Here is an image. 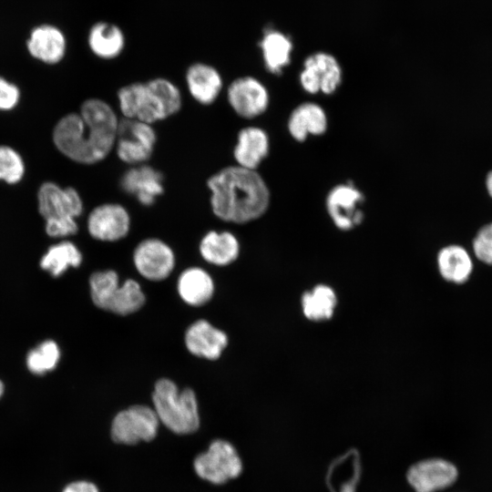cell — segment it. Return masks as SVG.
<instances>
[{
  "instance_id": "obj_1",
  "label": "cell",
  "mask_w": 492,
  "mask_h": 492,
  "mask_svg": "<svg viewBox=\"0 0 492 492\" xmlns=\"http://www.w3.org/2000/svg\"><path fill=\"white\" fill-rule=\"evenodd\" d=\"M119 119L115 109L103 99L85 100L79 113L63 117L53 131L58 150L81 164H95L114 149Z\"/></svg>"
},
{
  "instance_id": "obj_2",
  "label": "cell",
  "mask_w": 492,
  "mask_h": 492,
  "mask_svg": "<svg viewBox=\"0 0 492 492\" xmlns=\"http://www.w3.org/2000/svg\"><path fill=\"white\" fill-rule=\"evenodd\" d=\"M206 186L210 209L222 221L248 223L261 218L269 209L270 190L257 170L229 165L211 174Z\"/></svg>"
},
{
  "instance_id": "obj_3",
  "label": "cell",
  "mask_w": 492,
  "mask_h": 492,
  "mask_svg": "<svg viewBox=\"0 0 492 492\" xmlns=\"http://www.w3.org/2000/svg\"><path fill=\"white\" fill-rule=\"evenodd\" d=\"M117 97L124 118L152 125L176 115L183 104L179 87L161 77L124 85L118 90Z\"/></svg>"
},
{
  "instance_id": "obj_4",
  "label": "cell",
  "mask_w": 492,
  "mask_h": 492,
  "mask_svg": "<svg viewBox=\"0 0 492 492\" xmlns=\"http://www.w3.org/2000/svg\"><path fill=\"white\" fill-rule=\"evenodd\" d=\"M153 409L168 429L179 435L194 433L200 426V415L195 392L179 390L169 378L159 379L152 394Z\"/></svg>"
},
{
  "instance_id": "obj_5",
  "label": "cell",
  "mask_w": 492,
  "mask_h": 492,
  "mask_svg": "<svg viewBox=\"0 0 492 492\" xmlns=\"http://www.w3.org/2000/svg\"><path fill=\"white\" fill-rule=\"evenodd\" d=\"M37 200L49 236L66 237L77 233L76 219L83 212V201L76 189L45 182L38 190Z\"/></svg>"
},
{
  "instance_id": "obj_6",
  "label": "cell",
  "mask_w": 492,
  "mask_h": 492,
  "mask_svg": "<svg viewBox=\"0 0 492 492\" xmlns=\"http://www.w3.org/2000/svg\"><path fill=\"white\" fill-rule=\"evenodd\" d=\"M93 303L99 309L126 316L132 314L145 304L146 296L140 284L133 279L122 284L114 270L98 271L89 278Z\"/></svg>"
},
{
  "instance_id": "obj_7",
  "label": "cell",
  "mask_w": 492,
  "mask_h": 492,
  "mask_svg": "<svg viewBox=\"0 0 492 492\" xmlns=\"http://www.w3.org/2000/svg\"><path fill=\"white\" fill-rule=\"evenodd\" d=\"M157 139L152 124L122 118L119 119L114 149L121 162L128 166L141 165L152 157Z\"/></svg>"
},
{
  "instance_id": "obj_8",
  "label": "cell",
  "mask_w": 492,
  "mask_h": 492,
  "mask_svg": "<svg viewBox=\"0 0 492 492\" xmlns=\"http://www.w3.org/2000/svg\"><path fill=\"white\" fill-rule=\"evenodd\" d=\"M193 467L200 478L220 485L239 477L242 471V463L233 445L217 439L210 443L207 451L195 457Z\"/></svg>"
},
{
  "instance_id": "obj_9",
  "label": "cell",
  "mask_w": 492,
  "mask_h": 492,
  "mask_svg": "<svg viewBox=\"0 0 492 492\" xmlns=\"http://www.w3.org/2000/svg\"><path fill=\"white\" fill-rule=\"evenodd\" d=\"M159 420L150 406L134 405L118 412L111 423V437L122 445L149 442L158 434Z\"/></svg>"
},
{
  "instance_id": "obj_10",
  "label": "cell",
  "mask_w": 492,
  "mask_h": 492,
  "mask_svg": "<svg viewBox=\"0 0 492 492\" xmlns=\"http://www.w3.org/2000/svg\"><path fill=\"white\" fill-rule=\"evenodd\" d=\"M227 102L241 118L252 119L269 108L270 94L265 85L251 76L233 79L226 89Z\"/></svg>"
},
{
  "instance_id": "obj_11",
  "label": "cell",
  "mask_w": 492,
  "mask_h": 492,
  "mask_svg": "<svg viewBox=\"0 0 492 492\" xmlns=\"http://www.w3.org/2000/svg\"><path fill=\"white\" fill-rule=\"evenodd\" d=\"M364 197L353 183H341L327 193L325 208L333 225L340 231H351L359 226L364 219L362 203Z\"/></svg>"
},
{
  "instance_id": "obj_12",
  "label": "cell",
  "mask_w": 492,
  "mask_h": 492,
  "mask_svg": "<svg viewBox=\"0 0 492 492\" xmlns=\"http://www.w3.org/2000/svg\"><path fill=\"white\" fill-rule=\"evenodd\" d=\"M342 68L337 59L331 54L316 52L303 62L299 81L302 89L311 95L319 92L333 94L342 83Z\"/></svg>"
},
{
  "instance_id": "obj_13",
  "label": "cell",
  "mask_w": 492,
  "mask_h": 492,
  "mask_svg": "<svg viewBox=\"0 0 492 492\" xmlns=\"http://www.w3.org/2000/svg\"><path fill=\"white\" fill-rule=\"evenodd\" d=\"M175 262L173 250L159 238L142 240L133 251V263L137 272L151 282L167 279L171 274Z\"/></svg>"
},
{
  "instance_id": "obj_14",
  "label": "cell",
  "mask_w": 492,
  "mask_h": 492,
  "mask_svg": "<svg viewBox=\"0 0 492 492\" xmlns=\"http://www.w3.org/2000/svg\"><path fill=\"white\" fill-rule=\"evenodd\" d=\"M131 217L128 209L118 202L96 206L87 218V230L92 238L101 241H118L128 234Z\"/></svg>"
},
{
  "instance_id": "obj_15",
  "label": "cell",
  "mask_w": 492,
  "mask_h": 492,
  "mask_svg": "<svg viewBox=\"0 0 492 492\" xmlns=\"http://www.w3.org/2000/svg\"><path fill=\"white\" fill-rule=\"evenodd\" d=\"M119 186L144 207L155 204L165 190L162 172L148 163L130 166L120 177Z\"/></svg>"
},
{
  "instance_id": "obj_16",
  "label": "cell",
  "mask_w": 492,
  "mask_h": 492,
  "mask_svg": "<svg viewBox=\"0 0 492 492\" xmlns=\"http://www.w3.org/2000/svg\"><path fill=\"white\" fill-rule=\"evenodd\" d=\"M406 477L415 492H436L451 486L457 477V470L446 460L431 458L414 464Z\"/></svg>"
},
{
  "instance_id": "obj_17",
  "label": "cell",
  "mask_w": 492,
  "mask_h": 492,
  "mask_svg": "<svg viewBox=\"0 0 492 492\" xmlns=\"http://www.w3.org/2000/svg\"><path fill=\"white\" fill-rule=\"evenodd\" d=\"M228 335L205 319L192 323L185 332L184 343L193 355L217 360L228 345Z\"/></svg>"
},
{
  "instance_id": "obj_18",
  "label": "cell",
  "mask_w": 492,
  "mask_h": 492,
  "mask_svg": "<svg viewBox=\"0 0 492 492\" xmlns=\"http://www.w3.org/2000/svg\"><path fill=\"white\" fill-rule=\"evenodd\" d=\"M270 152L268 133L258 126H246L241 128L236 137L232 156L235 164L257 170Z\"/></svg>"
},
{
  "instance_id": "obj_19",
  "label": "cell",
  "mask_w": 492,
  "mask_h": 492,
  "mask_svg": "<svg viewBox=\"0 0 492 492\" xmlns=\"http://www.w3.org/2000/svg\"><path fill=\"white\" fill-rule=\"evenodd\" d=\"M185 83L190 97L200 105L210 106L223 89V79L211 65L196 62L185 73Z\"/></svg>"
},
{
  "instance_id": "obj_20",
  "label": "cell",
  "mask_w": 492,
  "mask_h": 492,
  "mask_svg": "<svg viewBox=\"0 0 492 492\" xmlns=\"http://www.w3.org/2000/svg\"><path fill=\"white\" fill-rule=\"evenodd\" d=\"M328 118L323 107L314 102L299 104L290 113L287 129L297 142H303L310 135L321 136L327 130Z\"/></svg>"
},
{
  "instance_id": "obj_21",
  "label": "cell",
  "mask_w": 492,
  "mask_h": 492,
  "mask_svg": "<svg viewBox=\"0 0 492 492\" xmlns=\"http://www.w3.org/2000/svg\"><path fill=\"white\" fill-rule=\"evenodd\" d=\"M177 291L185 303L200 307L211 300L215 292V284L207 271L200 267H190L179 274Z\"/></svg>"
},
{
  "instance_id": "obj_22",
  "label": "cell",
  "mask_w": 492,
  "mask_h": 492,
  "mask_svg": "<svg viewBox=\"0 0 492 492\" xmlns=\"http://www.w3.org/2000/svg\"><path fill=\"white\" fill-rule=\"evenodd\" d=\"M199 251L208 263L227 266L237 260L240 254V242L231 231L213 230L203 235L199 244Z\"/></svg>"
},
{
  "instance_id": "obj_23",
  "label": "cell",
  "mask_w": 492,
  "mask_h": 492,
  "mask_svg": "<svg viewBox=\"0 0 492 492\" xmlns=\"http://www.w3.org/2000/svg\"><path fill=\"white\" fill-rule=\"evenodd\" d=\"M436 263L442 278L456 284L466 282L474 267L469 252L458 244H449L441 248L436 256Z\"/></svg>"
},
{
  "instance_id": "obj_24",
  "label": "cell",
  "mask_w": 492,
  "mask_h": 492,
  "mask_svg": "<svg viewBox=\"0 0 492 492\" xmlns=\"http://www.w3.org/2000/svg\"><path fill=\"white\" fill-rule=\"evenodd\" d=\"M30 54L46 63L59 62L66 52V38L63 33L52 26L35 28L27 41Z\"/></svg>"
},
{
  "instance_id": "obj_25",
  "label": "cell",
  "mask_w": 492,
  "mask_h": 492,
  "mask_svg": "<svg viewBox=\"0 0 492 492\" xmlns=\"http://www.w3.org/2000/svg\"><path fill=\"white\" fill-rule=\"evenodd\" d=\"M338 303L334 289L328 284H316L304 292L301 297V308L304 317L314 323L330 320Z\"/></svg>"
},
{
  "instance_id": "obj_26",
  "label": "cell",
  "mask_w": 492,
  "mask_h": 492,
  "mask_svg": "<svg viewBox=\"0 0 492 492\" xmlns=\"http://www.w3.org/2000/svg\"><path fill=\"white\" fill-rule=\"evenodd\" d=\"M88 45L97 56L103 59H113L123 51L125 36L118 26L100 22L91 28L88 36Z\"/></svg>"
},
{
  "instance_id": "obj_27",
  "label": "cell",
  "mask_w": 492,
  "mask_h": 492,
  "mask_svg": "<svg viewBox=\"0 0 492 492\" xmlns=\"http://www.w3.org/2000/svg\"><path fill=\"white\" fill-rule=\"evenodd\" d=\"M262 58L266 69L279 75L291 62L292 43L284 34L275 30H268L260 43Z\"/></svg>"
},
{
  "instance_id": "obj_28",
  "label": "cell",
  "mask_w": 492,
  "mask_h": 492,
  "mask_svg": "<svg viewBox=\"0 0 492 492\" xmlns=\"http://www.w3.org/2000/svg\"><path fill=\"white\" fill-rule=\"evenodd\" d=\"M82 261V255L71 241H62L51 246L43 256L40 266L53 276H60L68 267H77Z\"/></svg>"
},
{
  "instance_id": "obj_29",
  "label": "cell",
  "mask_w": 492,
  "mask_h": 492,
  "mask_svg": "<svg viewBox=\"0 0 492 492\" xmlns=\"http://www.w3.org/2000/svg\"><path fill=\"white\" fill-rule=\"evenodd\" d=\"M59 356L57 344L51 340L45 341L28 353L27 367L33 374H43L56 367Z\"/></svg>"
},
{
  "instance_id": "obj_30",
  "label": "cell",
  "mask_w": 492,
  "mask_h": 492,
  "mask_svg": "<svg viewBox=\"0 0 492 492\" xmlns=\"http://www.w3.org/2000/svg\"><path fill=\"white\" fill-rule=\"evenodd\" d=\"M24 172L21 156L8 146H0V180L15 184L22 179Z\"/></svg>"
},
{
  "instance_id": "obj_31",
  "label": "cell",
  "mask_w": 492,
  "mask_h": 492,
  "mask_svg": "<svg viewBox=\"0 0 492 492\" xmlns=\"http://www.w3.org/2000/svg\"><path fill=\"white\" fill-rule=\"evenodd\" d=\"M472 249L478 261L492 265V222L477 231L472 241Z\"/></svg>"
},
{
  "instance_id": "obj_32",
  "label": "cell",
  "mask_w": 492,
  "mask_h": 492,
  "mask_svg": "<svg viewBox=\"0 0 492 492\" xmlns=\"http://www.w3.org/2000/svg\"><path fill=\"white\" fill-rule=\"evenodd\" d=\"M20 92L16 86L0 77V110H9L16 106Z\"/></svg>"
},
{
  "instance_id": "obj_33",
  "label": "cell",
  "mask_w": 492,
  "mask_h": 492,
  "mask_svg": "<svg viewBox=\"0 0 492 492\" xmlns=\"http://www.w3.org/2000/svg\"><path fill=\"white\" fill-rule=\"evenodd\" d=\"M62 492H99V490L92 482L78 480L67 485Z\"/></svg>"
},
{
  "instance_id": "obj_34",
  "label": "cell",
  "mask_w": 492,
  "mask_h": 492,
  "mask_svg": "<svg viewBox=\"0 0 492 492\" xmlns=\"http://www.w3.org/2000/svg\"><path fill=\"white\" fill-rule=\"evenodd\" d=\"M485 188L490 198H492V169L489 170L485 178Z\"/></svg>"
},
{
  "instance_id": "obj_35",
  "label": "cell",
  "mask_w": 492,
  "mask_h": 492,
  "mask_svg": "<svg viewBox=\"0 0 492 492\" xmlns=\"http://www.w3.org/2000/svg\"><path fill=\"white\" fill-rule=\"evenodd\" d=\"M4 393V385H3V383L0 381V397L2 396Z\"/></svg>"
}]
</instances>
